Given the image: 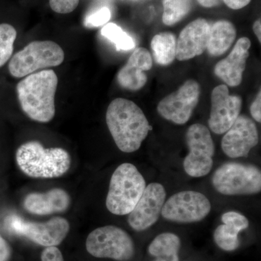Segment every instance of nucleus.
I'll list each match as a JSON object with an SVG mask.
<instances>
[{"instance_id":"nucleus-16","label":"nucleus","mask_w":261,"mask_h":261,"mask_svg":"<svg viewBox=\"0 0 261 261\" xmlns=\"http://www.w3.org/2000/svg\"><path fill=\"white\" fill-rule=\"evenodd\" d=\"M250 46V39L240 38L229 55L215 66V74L226 85L234 87L241 84Z\"/></svg>"},{"instance_id":"nucleus-7","label":"nucleus","mask_w":261,"mask_h":261,"mask_svg":"<svg viewBox=\"0 0 261 261\" xmlns=\"http://www.w3.org/2000/svg\"><path fill=\"white\" fill-rule=\"evenodd\" d=\"M87 252L98 258L129 260L135 253V243L130 235L116 226H105L89 233L86 242Z\"/></svg>"},{"instance_id":"nucleus-19","label":"nucleus","mask_w":261,"mask_h":261,"mask_svg":"<svg viewBox=\"0 0 261 261\" xmlns=\"http://www.w3.org/2000/svg\"><path fill=\"white\" fill-rule=\"evenodd\" d=\"M237 37L234 25L229 20H219L211 25L207 50L211 56H222L231 47Z\"/></svg>"},{"instance_id":"nucleus-15","label":"nucleus","mask_w":261,"mask_h":261,"mask_svg":"<svg viewBox=\"0 0 261 261\" xmlns=\"http://www.w3.org/2000/svg\"><path fill=\"white\" fill-rule=\"evenodd\" d=\"M211 24L199 18L187 25L176 40V58L186 61L200 56L207 49L210 38Z\"/></svg>"},{"instance_id":"nucleus-28","label":"nucleus","mask_w":261,"mask_h":261,"mask_svg":"<svg viewBox=\"0 0 261 261\" xmlns=\"http://www.w3.org/2000/svg\"><path fill=\"white\" fill-rule=\"evenodd\" d=\"M80 0H49V5L53 11L60 14H68L77 8Z\"/></svg>"},{"instance_id":"nucleus-29","label":"nucleus","mask_w":261,"mask_h":261,"mask_svg":"<svg viewBox=\"0 0 261 261\" xmlns=\"http://www.w3.org/2000/svg\"><path fill=\"white\" fill-rule=\"evenodd\" d=\"M41 261H64V259L58 247H47L42 252Z\"/></svg>"},{"instance_id":"nucleus-18","label":"nucleus","mask_w":261,"mask_h":261,"mask_svg":"<svg viewBox=\"0 0 261 261\" xmlns=\"http://www.w3.org/2000/svg\"><path fill=\"white\" fill-rule=\"evenodd\" d=\"M70 205L69 195L61 188L51 189L44 193L33 192L29 194L23 200L25 210L39 216L64 212Z\"/></svg>"},{"instance_id":"nucleus-25","label":"nucleus","mask_w":261,"mask_h":261,"mask_svg":"<svg viewBox=\"0 0 261 261\" xmlns=\"http://www.w3.org/2000/svg\"><path fill=\"white\" fill-rule=\"evenodd\" d=\"M239 233L225 224L220 225L215 230L214 238L216 245L225 251H233L240 247Z\"/></svg>"},{"instance_id":"nucleus-23","label":"nucleus","mask_w":261,"mask_h":261,"mask_svg":"<svg viewBox=\"0 0 261 261\" xmlns=\"http://www.w3.org/2000/svg\"><path fill=\"white\" fill-rule=\"evenodd\" d=\"M101 34L113 42L118 51L130 50L135 47V42L133 39L116 23L106 24L101 30Z\"/></svg>"},{"instance_id":"nucleus-21","label":"nucleus","mask_w":261,"mask_h":261,"mask_svg":"<svg viewBox=\"0 0 261 261\" xmlns=\"http://www.w3.org/2000/svg\"><path fill=\"white\" fill-rule=\"evenodd\" d=\"M151 49L158 64L170 65L176 58V38L171 32L159 33L152 38Z\"/></svg>"},{"instance_id":"nucleus-31","label":"nucleus","mask_w":261,"mask_h":261,"mask_svg":"<svg viewBox=\"0 0 261 261\" xmlns=\"http://www.w3.org/2000/svg\"><path fill=\"white\" fill-rule=\"evenodd\" d=\"M11 256V248L8 242L0 236V261H8Z\"/></svg>"},{"instance_id":"nucleus-5","label":"nucleus","mask_w":261,"mask_h":261,"mask_svg":"<svg viewBox=\"0 0 261 261\" xmlns=\"http://www.w3.org/2000/svg\"><path fill=\"white\" fill-rule=\"evenodd\" d=\"M64 59V51L57 43L34 41L12 57L8 68L15 78H23L38 70L58 66Z\"/></svg>"},{"instance_id":"nucleus-32","label":"nucleus","mask_w":261,"mask_h":261,"mask_svg":"<svg viewBox=\"0 0 261 261\" xmlns=\"http://www.w3.org/2000/svg\"><path fill=\"white\" fill-rule=\"evenodd\" d=\"M252 0H222L228 8L231 10H241L251 3Z\"/></svg>"},{"instance_id":"nucleus-12","label":"nucleus","mask_w":261,"mask_h":261,"mask_svg":"<svg viewBox=\"0 0 261 261\" xmlns=\"http://www.w3.org/2000/svg\"><path fill=\"white\" fill-rule=\"evenodd\" d=\"M243 99L231 95L225 84L215 87L211 93V109L208 126L216 135H223L238 119L241 112Z\"/></svg>"},{"instance_id":"nucleus-17","label":"nucleus","mask_w":261,"mask_h":261,"mask_svg":"<svg viewBox=\"0 0 261 261\" xmlns=\"http://www.w3.org/2000/svg\"><path fill=\"white\" fill-rule=\"evenodd\" d=\"M152 67V58L147 49H136L128 58L126 64L119 70L117 80L122 88L130 91H138L143 88L147 82L145 71Z\"/></svg>"},{"instance_id":"nucleus-22","label":"nucleus","mask_w":261,"mask_h":261,"mask_svg":"<svg viewBox=\"0 0 261 261\" xmlns=\"http://www.w3.org/2000/svg\"><path fill=\"white\" fill-rule=\"evenodd\" d=\"M163 23L171 27L181 21L190 13L192 0H163Z\"/></svg>"},{"instance_id":"nucleus-30","label":"nucleus","mask_w":261,"mask_h":261,"mask_svg":"<svg viewBox=\"0 0 261 261\" xmlns=\"http://www.w3.org/2000/svg\"><path fill=\"white\" fill-rule=\"evenodd\" d=\"M261 93L260 91L257 94V97L255 98L254 102L252 103L250 106V113L252 118H254L255 121L260 123L261 121Z\"/></svg>"},{"instance_id":"nucleus-24","label":"nucleus","mask_w":261,"mask_h":261,"mask_svg":"<svg viewBox=\"0 0 261 261\" xmlns=\"http://www.w3.org/2000/svg\"><path fill=\"white\" fill-rule=\"evenodd\" d=\"M16 37L17 32L13 25L0 24V68L12 58Z\"/></svg>"},{"instance_id":"nucleus-6","label":"nucleus","mask_w":261,"mask_h":261,"mask_svg":"<svg viewBox=\"0 0 261 261\" xmlns=\"http://www.w3.org/2000/svg\"><path fill=\"white\" fill-rule=\"evenodd\" d=\"M213 186L224 195H255L261 191L260 170L250 164L224 163L212 176Z\"/></svg>"},{"instance_id":"nucleus-26","label":"nucleus","mask_w":261,"mask_h":261,"mask_svg":"<svg viewBox=\"0 0 261 261\" xmlns=\"http://www.w3.org/2000/svg\"><path fill=\"white\" fill-rule=\"evenodd\" d=\"M223 224L238 233L246 229L249 226L248 219L244 215L234 211L225 213L221 216Z\"/></svg>"},{"instance_id":"nucleus-20","label":"nucleus","mask_w":261,"mask_h":261,"mask_svg":"<svg viewBox=\"0 0 261 261\" xmlns=\"http://www.w3.org/2000/svg\"><path fill=\"white\" fill-rule=\"evenodd\" d=\"M181 240L173 233H163L156 237L148 247V252L156 257L154 261H178Z\"/></svg>"},{"instance_id":"nucleus-35","label":"nucleus","mask_w":261,"mask_h":261,"mask_svg":"<svg viewBox=\"0 0 261 261\" xmlns=\"http://www.w3.org/2000/svg\"><path fill=\"white\" fill-rule=\"evenodd\" d=\"M133 1H137V0H133Z\"/></svg>"},{"instance_id":"nucleus-2","label":"nucleus","mask_w":261,"mask_h":261,"mask_svg":"<svg viewBox=\"0 0 261 261\" xmlns=\"http://www.w3.org/2000/svg\"><path fill=\"white\" fill-rule=\"evenodd\" d=\"M58 85V75L51 69L32 73L20 81L16 90L23 113L34 121H51L56 115L55 97Z\"/></svg>"},{"instance_id":"nucleus-27","label":"nucleus","mask_w":261,"mask_h":261,"mask_svg":"<svg viewBox=\"0 0 261 261\" xmlns=\"http://www.w3.org/2000/svg\"><path fill=\"white\" fill-rule=\"evenodd\" d=\"M111 18V10L107 7H103L92 14L87 16L85 19L84 24L88 28L102 27V25L107 24Z\"/></svg>"},{"instance_id":"nucleus-33","label":"nucleus","mask_w":261,"mask_h":261,"mask_svg":"<svg viewBox=\"0 0 261 261\" xmlns=\"http://www.w3.org/2000/svg\"><path fill=\"white\" fill-rule=\"evenodd\" d=\"M197 3L206 8H215L219 6L222 3V0H197Z\"/></svg>"},{"instance_id":"nucleus-34","label":"nucleus","mask_w":261,"mask_h":261,"mask_svg":"<svg viewBox=\"0 0 261 261\" xmlns=\"http://www.w3.org/2000/svg\"><path fill=\"white\" fill-rule=\"evenodd\" d=\"M252 30L255 33V35L258 39L259 42H261V21L260 18L255 20L253 25H252Z\"/></svg>"},{"instance_id":"nucleus-13","label":"nucleus","mask_w":261,"mask_h":261,"mask_svg":"<svg viewBox=\"0 0 261 261\" xmlns=\"http://www.w3.org/2000/svg\"><path fill=\"white\" fill-rule=\"evenodd\" d=\"M166 192L159 183H151L146 187L135 208L128 214V223L137 231H145L159 221L166 202Z\"/></svg>"},{"instance_id":"nucleus-4","label":"nucleus","mask_w":261,"mask_h":261,"mask_svg":"<svg viewBox=\"0 0 261 261\" xmlns=\"http://www.w3.org/2000/svg\"><path fill=\"white\" fill-rule=\"evenodd\" d=\"M146 181L137 167L122 163L113 172L106 198V207L117 216L128 215L145 191Z\"/></svg>"},{"instance_id":"nucleus-8","label":"nucleus","mask_w":261,"mask_h":261,"mask_svg":"<svg viewBox=\"0 0 261 261\" xmlns=\"http://www.w3.org/2000/svg\"><path fill=\"white\" fill-rule=\"evenodd\" d=\"M5 224L10 232L46 247L59 245L70 231L68 221L59 216L51 218L47 222L38 223L25 221L13 214L5 219Z\"/></svg>"},{"instance_id":"nucleus-9","label":"nucleus","mask_w":261,"mask_h":261,"mask_svg":"<svg viewBox=\"0 0 261 261\" xmlns=\"http://www.w3.org/2000/svg\"><path fill=\"white\" fill-rule=\"evenodd\" d=\"M188 154L184 160L185 172L192 177L208 174L214 165L215 145L208 128L200 123L189 127L186 134Z\"/></svg>"},{"instance_id":"nucleus-1","label":"nucleus","mask_w":261,"mask_h":261,"mask_svg":"<svg viewBox=\"0 0 261 261\" xmlns=\"http://www.w3.org/2000/svg\"><path fill=\"white\" fill-rule=\"evenodd\" d=\"M106 123L117 147L126 153L138 150L151 130L142 110L124 98H116L109 105Z\"/></svg>"},{"instance_id":"nucleus-3","label":"nucleus","mask_w":261,"mask_h":261,"mask_svg":"<svg viewBox=\"0 0 261 261\" xmlns=\"http://www.w3.org/2000/svg\"><path fill=\"white\" fill-rule=\"evenodd\" d=\"M15 159L20 171L32 178L60 177L68 172L71 165L68 151L61 147L44 148L37 141L20 145Z\"/></svg>"},{"instance_id":"nucleus-14","label":"nucleus","mask_w":261,"mask_h":261,"mask_svg":"<svg viewBox=\"0 0 261 261\" xmlns=\"http://www.w3.org/2000/svg\"><path fill=\"white\" fill-rule=\"evenodd\" d=\"M258 142V132L255 122L245 115H240L225 133L221 141V149L231 159L247 157Z\"/></svg>"},{"instance_id":"nucleus-11","label":"nucleus","mask_w":261,"mask_h":261,"mask_svg":"<svg viewBox=\"0 0 261 261\" xmlns=\"http://www.w3.org/2000/svg\"><path fill=\"white\" fill-rule=\"evenodd\" d=\"M200 86L195 80H187L176 92L168 94L159 102L160 116L178 125L187 123L200 99Z\"/></svg>"},{"instance_id":"nucleus-10","label":"nucleus","mask_w":261,"mask_h":261,"mask_svg":"<svg viewBox=\"0 0 261 261\" xmlns=\"http://www.w3.org/2000/svg\"><path fill=\"white\" fill-rule=\"evenodd\" d=\"M211 211L210 200L203 194L183 191L174 194L165 202L161 216L171 222L190 224L202 221Z\"/></svg>"}]
</instances>
